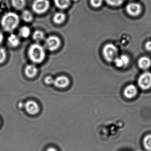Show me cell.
Listing matches in <instances>:
<instances>
[{
  "label": "cell",
  "mask_w": 151,
  "mask_h": 151,
  "mask_svg": "<svg viewBox=\"0 0 151 151\" xmlns=\"http://www.w3.org/2000/svg\"><path fill=\"white\" fill-rule=\"evenodd\" d=\"M20 23L18 15L14 12L5 14L1 20V25L6 31L12 32L17 28Z\"/></svg>",
  "instance_id": "cell-1"
},
{
  "label": "cell",
  "mask_w": 151,
  "mask_h": 151,
  "mask_svg": "<svg viewBox=\"0 0 151 151\" xmlns=\"http://www.w3.org/2000/svg\"><path fill=\"white\" fill-rule=\"evenodd\" d=\"M28 55L32 62L35 63H40L45 60L46 52L43 46L38 43H35L31 45L29 47Z\"/></svg>",
  "instance_id": "cell-2"
},
{
  "label": "cell",
  "mask_w": 151,
  "mask_h": 151,
  "mask_svg": "<svg viewBox=\"0 0 151 151\" xmlns=\"http://www.w3.org/2000/svg\"><path fill=\"white\" fill-rule=\"evenodd\" d=\"M103 56L105 60L109 62L113 61L116 58L117 49L116 47L112 44H107L103 49Z\"/></svg>",
  "instance_id": "cell-3"
},
{
  "label": "cell",
  "mask_w": 151,
  "mask_h": 151,
  "mask_svg": "<svg viewBox=\"0 0 151 151\" xmlns=\"http://www.w3.org/2000/svg\"><path fill=\"white\" fill-rule=\"evenodd\" d=\"M50 6L48 0H35L32 4V10L36 14H41L45 13Z\"/></svg>",
  "instance_id": "cell-4"
},
{
  "label": "cell",
  "mask_w": 151,
  "mask_h": 151,
  "mask_svg": "<svg viewBox=\"0 0 151 151\" xmlns=\"http://www.w3.org/2000/svg\"><path fill=\"white\" fill-rule=\"evenodd\" d=\"M138 84L142 90L149 89L151 87V73L146 72L141 74L138 80Z\"/></svg>",
  "instance_id": "cell-5"
},
{
  "label": "cell",
  "mask_w": 151,
  "mask_h": 151,
  "mask_svg": "<svg viewBox=\"0 0 151 151\" xmlns=\"http://www.w3.org/2000/svg\"><path fill=\"white\" fill-rule=\"evenodd\" d=\"M60 40L56 36H50L47 37L45 41L46 48L50 51L57 50L60 46Z\"/></svg>",
  "instance_id": "cell-6"
},
{
  "label": "cell",
  "mask_w": 151,
  "mask_h": 151,
  "mask_svg": "<svg viewBox=\"0 0 151 151\" xmlns=\"http://www.w3.org/2000/svg\"><path fill=\"white\" fill-rule=\"evenodd\" d=\"M127 13L132 16H137L141 13V7L137 3H131L127 5L126 8Z\"/></svg>",
  "instance_id": "cell-7"
},
{
  "label": "cell",
  "mask_w": 151,
  "mask_h": 151,
  "mask_svg": "<svg viewBox=\"0 0 151 151\" xmlns=\"http://www.w3.org/2000/svg\"><path fill=\"white\" fill-rule=\"evenodd\" d=\"M25 110L31 115H35L39 111V107L37 102L33 101H27L24 105Z\"/></svg>",
  "instance_id": "cell-8"
},
{
  "label": "cell",
  "mask_w": 151,
  "mask_h": 151,
  "mask_svg": "<svg viewBox=\"0 0 151 151\" xmlns=\"http://www.w3.org/2000/svg\"><path fill=\"white\" fill-rule=\"evenodd\" d=\"M69 83V80L67 77L60 76L54 79L53 84L58 88H63L68 86Z\"/></svg>",
  "instance_id": "cell-9"
},
{
  "label": "cell",
  "mask_w": 151,
  "mask_h": 151,
  "mask_svg": "<svg viewBox=\"0 0 151 151\" xmlns=\"http://www.w3.org/2000/svg\"><path fill=\"white\" fill-rule=\"evenodd\" d=\"M137 93V87L133 85H129L124 89V94L127 99H132Z\"/></svg>",
  "instance_id": "cell-10"
},
{
  "label": "cell",
  "mask_w": 151,
  "mask_h": 151,
  "mask_svg": "<svg viewBox=\"0 0 151 151\" xmlns=\"http://www.w3.org/2000/svg\"><path fill=\"white\" fill-rule=\"evenodd\" d=\"M37 72V68L33 64L27 65L24 69V74L29 78H32L36 76Z\"/></svg>",
  "instance_id": "cell-11"
},
{
  "label": "cell",
  "mask_w": 151,
  "mask_h": 151,
  "mask_svg": "<svg viewBox=\"0 0 151 151\" xmlns=\"http://www.w3.org/2000/svg\"><path fill=\"white\" fill-rule=\"evenodd\" d=\"M7 42L9 46L12 47H16L20 45V40L18 36L12 34L8 37Z\"/></svg>",
  "instance_id": "cell-12"
},
{
  "label": "cell",
  "mask_w": 151,
  "mask_h": 151,
  "mask_svg": "<svg viewBox=\"0 0 151 151\" xmlns=\"http://www.w3.org/2000/svg\"><path fill=\"white\" fill-rule=\"evenodd\" d=\"M138 66L142 69H146L151 65V60L147 57H142L138 61Z\"/></svg>",
  "instance_id": "cell-13"
},
{
  "label": "cell",
  "mask_w": 151,
  "mask_h": 151,
  "mask_svg": "<svg viewBox=\"0 0 151 151\" xmlns=\"http://www.w3.org/2000/svg\"><path fill=\"white\" fill-rule=\"evenodd\" d=\"M66 16L65 14L62 12L56 13L53 18L54 22L56 24H60L62 23L65 21Z\"/></svg>",
  "instance_id": "cell-14"
},
{
  "label": "cell",
  "mask_w": 151,
  "mask_h": 151,
  "mask_svg": "<svg viewBox=\"0 0 151 151\" xmlns=\"http://www.w3.org/2000/svg\"><path fill=\"white\" fill-rule=\"evenodd\" d=\"M55 6L60 9L67 8L70 4V0H54Z\"/></svg>",
  "instance_id": "cell-15"
},
{
  "label": "cell",
  "mask_w": 151,
  "mask_h": 151,
  "mask_svg": "<svg viewBox=\"0 0 151 151\" xmlns=\"http://www.w3.org/2000/svg\"><path fill=\"white\" fill-rule=\"evenodd\" d=\"M32 38L36 42H41L45 39V35L43 32L41 31L37 30L33 33Z\"/></svg>",
  "instance_id": "cell-16"
},
{
  "label": "cell",
  "mask_w": 151,
  "mask_h": 151,
  "mask_svg": "<svg viewBox=\"0 0 151 151\" xmlns=\"http://www.w3.org/2000/svg\"><path fill=\"white\" fill-rule=\"evenodd\" d=\"M19 34L20 37L24 38H26L30 35V29L27 26H23L19 29Z\"/></svg>",
  "instance_id": "cell-17"
},
{
  "label": "cell",
  "mask_w": 151,
  "mask_h": 151,
  "mask_svg": "<svg viewBox=\"0 0 151 151\" xmlns=\"http://www.w3.org/2000/svg\"><path fill=\"white\" fill-rule=\"evenodd\" d=\"M12 3L16 9L20 10L25 6V0H12Z\"/></svg>",
  "instance_id": "cell-18"
},
{
  "label": "cell",
  "mask_w": 151,
  "mask_h": 151,
  "mask_svg": "<svg viewBox=\"0 0 151 151\" xmlns=\"http://www.w3.org/2000/svg\"><path fill=\"white\" fill-rule=\"evenodd\" d=\"M143 145L147 151H151V134H148L144 137Z\"/></svg>",
  "instance_id": "cell-19"
},
{
  "label": "cell",
  "mask_w": 151,
  "mask_h": 151,
  "mask_svg": "<svg viewBox=\"0 0 151 151\" xmlns=\"http://www.w3.org/2000/svg\"><path fill=\"white\" fill-rule=\"evenodd\" d=\"M22 18L24 22H30L33 19V15L28 10H24L22 12Z\"/></svg>",
  "instance_id": "cell-20"
},
{
  "label": "cell",
  "mask_w": 151,
  "mask_h": 151,
  "mask_svg": "<svg viewBox=\"0 0 151 151\" xmlns=\"http://www.w3.org/2000/svg\"><path fill=\"white\" fill-rule=\"evenodd\" d=\"M106 2L113 6H118L123 3L124 0H106Z\"/></svg>",
  "instance_id": "cell-21"
},
{
  "label": "cell",
  "mask_w": 151,
  "mask_h": 151,
  "mask_svg": "<svg viewBox=\"0 0 151 151\" xmlns=\"http://www.w3.org/2000/svg\"><path fill=\"white\" fill-rule=\"evenodd\" d=\"M7 58L6 50L3 47H0V64L3 63Z\"/></svg>",
  "instance_id": "cell-22"
},
{
  "label": "cell",
  "mask_w": 151,
  "mask_h": 151,
  "mask_svg": "<svg viewBox=\"0 0 151 151\" xmlns=\"http://www.w3.org/2000/svg\"><path fill=\"white\" fill-rule=\"evenodd\" d=\"M121 60H122V62L123 64L124 67L125 66H127L129 64V59L127 55H123L120 56Z\"/></svg>",
  "instance_id": "cell-23"
},
{
  "label": "cell",
  "mask_w": 151,
  "mask_h": 151,
  "mask_svg": "<svg viewBox=\"0 0 151 151\" xmlns=\"http://www.w3.org/2000/svg\"><path fill=\"white\" fill-rule=\"evenodd\" d=\"M102 0H91L92 6L95 8L99 7L102 4Z\"/></svg>",
  "instance_id": "cell-24"
},
{
  "label": "cell",
  "mask_w": 151,
  "mask_h": 151,
  "mask_svg": "<svg viewBox=\"0 0 151 151\" xmlns=\"http://www.w3.org/2000/svg\"><path fill=\"white\" fill-rule=\"evenodd\" d=\"M54 80V79H53V78L52 77L50 76H48L46 77L45 79V83L47 84L48 85L53 84Z\"/></svg>",
  "instance_id": "cell-25"
},
{
  "label": "cell",
  "mask_w": 151,
  "mask_h": 151,
  "mask_svg": "<svg viewBox=\"0 0 151 151\" xmlns=\"http://www.w3.org/2000/svg\"><path fill=\"white\" fill-rule=\"evenodd\" d=\"M145 48L148 51H151V41H148L146 43Z\"/></svg>",
  "instance_id": "cell-26"
},
{
  "label": "cell",
  "mask_w": 151,
  "mask_h": 151,
  "mask_svg": "<svg viewBox=\"0 0 151 151\" xmlns=\"http://www.w3.org/2000/svg\"><path fill=\"white\" fill-rule=\"evenodd\" d=\"M3 40H4V36L1 31L0 30V44H1L3 42Z\"/></svg>",
  "instance_id": "cell-27"
},
{
  "label": "cell",
  "mask_w": 151,
  "mask_h": 151,
  "mask_svg": "<svg viewBox=\"0 0 151 151\" xmlns=\"http://www.w3.org/2000/svg\"><path fill=\"white\" fill-rule=\"evenodd\" d=\"M46 151H57L55 148H54V147H51L48 148V149Z\"/></svg>",
  "instance_id": "cell-28"
}]
</instances>
